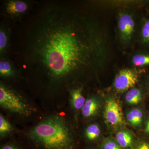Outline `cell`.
I'll list each match as a JSON object with an SVG mask.
<instances>
[{
  "instance_id": "obj_20",
  "label": "cell",
  "mask_w": 149,
  "mask_h": 149,
  "mask_svg": "<svg viewBox=\"0 0 149 149\" xmlns=\"http://www.w3.org/2000/svg\"><path fill=\"white\" fill-rule=\"evenodd\" d=\"M131 149H149V142L141 141L136 143Z\"/></svg>"
},
{
  "instance_id": "obj_4",
  "label": "cell",
  "mask_w": 149,
  "mask_h": 149,
  "mask_svg": "<svg viewBox=\"0 0 149 149\" xmlns=\"http://www.w3.org/2000/svg\"><path fill=\"white\" fill-rule=\"evenodd\" d=\"M104 116L106 121L112 127H119L123 124L122 108L119 102L113 98H109L107 100Z\"/></svg>"
},
{
  "instance_id": "obj_11",
  "label": "cell",
  "mask_w": 149,
  "mask_h": 149,
  "mask_svg": "<svg viewBox=\"0 0 149 149\" xmlns=\"http://www.w3.org/2000/svg\"><path fill=\"white\" fill-rule=\"evenodd\" d=\"M126 118L132 126L138 127L141 126L143 121V113L139 109H133L127 113Z\"/></svg>"
},
{
  "instance_id": "obj_12",
  "label": "cell",
  "mask_w": 149,
  "mask_h": 149,
  "mask_svg": "<svg viewBox=\"0 0 149 149\" xmlns=\"http://www.w3.org/2000/svg\"><path fill=\"white\" fill-rule=\"evenodd\" d=\"M142 99V93L137 88H133L126 93L125 100L126 102L132 105H136L141 102Z\"/></svg>"
},
{
  "instance_id": "obj_10",
  "label": "cell",
  "mask_w": 149,
  "mask_h": 149,
  "mask_svg": "<svg viewBox=\"0 0 149 149\" xmlns=\"http://www.w3.org/2000/svg\"><path fill=\"white\" fill-rule=\"evenodd\" d=\"M70 98L73 108L77 110L83 109L86 100L82 94V88L72 89L70 91Z\"/></svg>"
},
{
  "instance_id": "obj_23",
  "label": "cell",
  "mask_w": 149,
  "mask_h": 149,
  "mask_svg": "<svg viewBox=\"0 0 149 149\" xmlns=\"http://www.w3.org/2000/svg\"><path fill=\"white\" fill-rule=\"evenodd\" d=\"M89 149H101L100 148V147L98 146V147H97V148H91Z\"/></svg>"
},
{
  "instance_id": "obj_16",
  "label": "cell",
  "mask_w": 149,
  "mask_h": 149,
  "mask_svg": "<svg viewBox=\"0 0 149 149\" xmlns=\"http://www.w3.org/2000/svg\"><path fill=\"white\" fill-rule=\"evenodd\" d=\"M8 44V35L3 27L0 30V53L1 55L5 54Z\"/></svg>"
},
{
  "instance_id": "obj_3",
  "label": "cell",
  "mask_w": 149,
  "mask_h": 149,
  "mask_svg": "<svg viewBox=\"0 0 149 149\" xmlns=\"http://www.w3.org/2000/svg\"><path fill=\"white\" fill-rule=\"evenodd\" d=\"M0 105L5 109L22 116L32 114L33 109L16 91L3 83L0 84Z\"/></svg>"
},
{
  "instance_id": "obj_6",
  "label": "cell",
  "mask_w": 149,
  "mask_h": 149,
  "mask_svg": "<svg viewBox=\"0 0 149 149\" xmlns=\"http://www.w3.org/2000/svg\"><path fill=\"white\" fill-rule=\"evenodd\" d=\"M5 11L10 16H17L25 13L29 8L26 2L19 0H11L5 4Z\"/></svg>"
},
{
  "instance_id": "obj_15",
  "label": "cell",
  "mask_w": 149,
  "mask_h": 149,
  "mask_svg": "<svg viewBox=\"0 0 149 149\" xmlns=\"http://www.w3.org/2000/svg\"><path fill=\"white\" fill-rule=\"evenodd\" d=\"M13 130V127L10 123L2 114L0 115V136L4 137Z\"/></svg>"
},
{
  "instance_id": "obj_9",
  "label": "cell",
  "mask_w": 149,
  "mask_h": 149,
  "mask_svg": "<svg viewBox=\"0 0 149 149\" xmlns=\"http://www.w3.org/2000/svg\"><path fill=\"white\" fill-rule=\"evenodd\" d=\"M115 140L123 149H131L136 143L132 134L127 130H121L118 132Z\"/></svg>"
},
{
  "instance_id": "obj_19",
  "label": "cell",
  "mask_w": 149,
  "mask_h": 149,
  "mask_svg": "<svg viewBox=\"0 0 149 149\" xmlns=\"http://www.w3.org/2000/svg\"><path fill=\"white\" fill-rule=\"evenodd\" d=\"M142 34L144 41L149 42V20L144 24L142 29Z\"/></svg>"
},
{
  "instance_id": "obj_2",
  "label": "cell",
  "mask_w": 149,
  "mask_h": 149,
  "mask_svg": "<svg viewBox=\"0 0 149 149\" xmlns=\"http://www.w3.org/2000/svg\"><path fill=\"white\" fill-rule=\"evenodd\" d=\"M28 135L44 149H76L68 125L59 116L46 118L29 130Z\"/></svg>"
},
{
  "instance_id": "obj_14",
  "label": "cell",
  "mask_w": 149,
  "mask_h": 149,
  "mask_svg": "<svg viewBox=\"0 0 149 149\" xmlns=\"http://www.w3.org/2000/svg\"><path fill=\"white\" fill-rule=\"evenodd\" d=\"M101 131L100 126L97 124L93 123L89 125L85 131V136L89 141H94L100 138Z\"/></svg>"
},
{
  "instance_id": "obj_22",
  "label": "cell",
  "mask_w": 149,
  "mask_h": 149,
  "mask_svg": "<svg viewBox=\"0 0 149 149\" xmlns=\"http://www.w3.org/2000/svg\"><path fill=\"white\" fill-rule=\"evenodd\" d=\"M145 131L146 133L149 134V120H148L146 123V127H145Z\"/></svg>"
},
{
  "instance_id": "obj_17",
  "label": "cell",
  "mask_w": 149,
  "mask_h": 149,
  "mask_svg": "<svg viewBox=\"0 0 149 149\" xmlns=\"http://www.w3.org/2000/svg\"><path fill=\"white\" fill-rule=\"evenodd\" d=\"M99 146L101 149H123L115 139L111 138L104 139Z\"/></svg>"
},
{
  "instance_id": "obj_7",
  "label": "cell",
  "mask_w": 149,
  "mask_h": 149,
  "mask_svg": "<svg viewBox=\"0 0 149 149\" xmlns=\"http://www.w3.org/2000/svg\"><path fill=\"white\" fill-rule=\"evenodd\" d=\"M135 23L132 17L128 14L122 15L119 18L118 27L123 37L128 39L134 31Z\"/></svg>"
},
{
  "instance_id": "obj_1",
  "label": "cell",
  "mask_w": 149,
  "mask_h": 149,
  "mask_svg": "<svg viewBox=\"0 0 149 149\" xmlns=\"http://www.w3.org/2000/svg\"><path fill=\"white\" fill-rule=\"evenodd\" d=\"M91 22L65 5L42 9L27 29L24 65L42 72L52 83L66 80L95 64L98 41Z\"/></svg>"
},
{
  "instance_id": "obj_5",
  "label": "cell",
  "mask_w": 149,
  "mask_h": 149,
  "mask_svg": "<svg viewBox=\"0 0 149 149\" xmlns=\"http://www.w3.org/2000/svg\"><path fill=\"white\" fill-rule=\"evenodd\" d=\"M138 82V75L132 70L123 69L116 76L114 86L118 92H123L133 88Z\"/></svg>"
},
{
  "instance_id": "obj_18",
  "label": "cell",
  "mask_w": 149,
  "mask_h": 149,
  "mask_svg": "<svg viewBox=\"0 0 149 149\" xmlns=\"http://www.w3.org/2000/svg\"><path fill=\"white\" fill-rule=\"evenodd\" d=\"M133 62L137 66L149 65V56L136 55L133 57Z\"/></svg>"
},
{
  "instance_id": "obj_21",
  "label": "cell",
  "mask_w": 149,
  "mask_h": 149,
  "mask_svg": "<svg viewBox=\"0 0 149 149\" xmlns=\"http://www.w3.org/2000/svg\"><path fill=\"white\" fill-rule=\"evenodd\" d=\"M1 149H18L14 146L12 145H6L3 146Z\"/></svg>"
},
{
  "instance_id": "obj_13",
  "label": "cell",
  "mask_w": 149,
  "mask_h": 149,
  "mask_svg": "<svg viewBox=\"0 0 149 149\" xmlns=\"http://www.w3.org/2000/svg\"><path fill=\"white\" fill-rule=\"evenodd\" d=\"M15 70L10 62L5 59H1L0 61V75L1 77L8 78L13 77Z\"/></svg>"
},
{
  "instance_id": "obj_8",
  "label": "cell",
  "mask_w": 149,
  "mask_h": 149,
  "mask_svg": "<svg viewBox=\"0 0 149 149\" xmlns=\"http://www.w3.org/2000/svg\"><path fill=\"white\" fill-rule=\"evenodd\" d=\"M100 108V102L95 97L87 99L83 109L82 113L85 118H91L95 116L98 113Z\"/></svg>"
}]
</instances>
